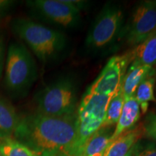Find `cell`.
I'll list each match as a JSON object with an SVG mask.
<instances>
[{
    "instance_id": "18",
    "label": "cell",
    "mask_w": 156,
    "mask_h": 156,
    "mask_svg": "<svg viewBox=\"0 0 156 156\" xmlns=\"http://www.w3.org/2000/svg\"><path fill=\"white\" fill-rule=\"evenodd\" d=\"M0 152L4 156H38L27 146L12 138L0 141Z\"/></svg>"
},
{
    "instance_id": "23",
    "label": "cell",
    "mask_w": 156,
    "mask_h": 156,
    "mask_svg": "<svg viewBox=\"0 0 156 156\" xmlns=\"http://www.w3.org/2000/svg\"><path fill=\"white\" fill-rule=\"evenodd\" d=\"M0 156H4V155H2V153H1V152H0Z\"/></svg>"
},
{
    "instance_id": "4",
    "label": "cell",
    "mask_w": 156,
    "mask_h": 156,
    "mask_svg": "<svg viewBox=\"0 0 156 156\" xmlns=\"http://www.w3.org/2000/svg\"><path fill=\"white\" fill-rule=\"evenodd\" d=\"M112 96L85 93L76 115L77 136L69 156H80L85 142L103 125L109 101Z\"/></svg>"
},
{
    "instance_id": "6",
    "label": "cell",
    "mask_w": 156,
    "mask_h": 156,
    "mask_svg": "<svg viewBox=\"0 0 156 156\" xmlns=\"http://www.w3.org/2000/svg\"><path fill=\"white\" fill-rule=\"evenodd\" d=\"M124 13L120 7L106 4L95 18L85 39V46L93 51L105 48L119 37L122 28Z\"/></svg>"
},
{
    "instance_id": "1",
    "label": "cell",
    "mask_w": 156,
    "mask_h": 156,
    "mask_svg": "<svg viewBox=\"0 0 156 156\" xmlns=\"http://www.w3.org/2000/svg\"><path fill=\"white\" fill-rule=\"evenodd\" d=\"M13 136L38 156H69L77 136L76 116L28 114L20 119Z\"/></svg>"
},
{
    "instance_id": "12",
    "label": "cell",
    "mask_w": 156,
    "mask_h": 156,
    "mask_svg": "<svg viewBox=\"0 0 156 156\" xmlns=\"http://www.w3.org/2000/svg\"><path fill=\"white\" fill-rule=\"evenodd\" d=\"M140 117V107L135 98L133 96L125 99L120 117L111 137V142L123 132L134 127Z\"/></svg>"
},
{
    "instance_id": "21",
    "label": "cell",
    "mask_w": 156,
    "mask_h": 156,
    "mask_svg": "<svg viewBox=\"0 0 156 156\" xmlns=\"http://www.w3.org/2000/svg\"><path fill=\"white\" fill-rule=\"evenodd\" d=\"M6 55H7V49H6V44L5 36L0 31V79L2 77V74L5 68Z\"/></svg>"
},
{
    "instance_id": "9",
    "label": "cell",
    "mask_w": 156,
    "mask_h": 156,
    "mask_svg": "<svg viewBox=\"0 0 156 156\" xmlns=\"http://www.w3.org/2000/svg\"><path fill=\"white\" fill-rule=\"evenodd\" d=\"M129 65L125 55L114 56L108 60L95 80L86 91L94 95L113 96L122 85Z\"/></svg>"
},
{
    "instance_id": "10",
    "label": "cell",
    "mask_w": 156,
    "mask_h": 156,
    "mask_svg": "<svg viewBox=\"0 0 156 156\" xmlns=\"http://www.w3.org/2000/svg\"><path fill=\"white\" fill-rule=\"evenodd\" d=\"M144 134L143 124L126 130L109 143L103 156H127Z\"/></svg>"
},
{
    "instance_id": "11",
    "label": "cell",
    "mask_w": 156,
    "mask_h": 156,
    "mask_svg": "<svg viewBox=\"0 0 156 156\" xmlns=\"http://www.w3.org/2000/svg\"><path fill=\"white\" fill-rule=\"evenodd\" d=\"M152 70V66L131 64L128 72L124 76L121 85L124 99L134 96L140 84L153 74Z\"/></svg>"
},
{
    "instance_id": "17",
    "label": "cell",
    "mask_w": 156,
    "mask_h": 156,
    "mask_svg": "<svg viewBox=\"0 0 156 156\" xmlns=\"http://www.w3.org/2000/svg\"><path fill=\"white\" fill-rule=\"evenodd\" d=\"M155 83V78L152 75H150L140 84L134 93V97L139 103L142 114H145L147 112L149 101H156L154 95Z\"/></svg>"
},
{
    "instance_id": "25",
    "label": "cell",
    "mask_w": 156,
    "mask_h": 156,
    "mask_svg": "<svg viewBox=\"0 0 156 156\" xmlns=\"http://www.w3.org/2000/svg\"><path fill=\"white\" fill-rule=\"evenodd\" d=\"M0 20H1V18H0Z\"/></svg>"
},
{
    "instance_id": "16",
    "label": "cell",
    "mask_w": 156,
    "mask_h": 156,
    "mask_svg": "<svg viewBox=\"0 0 156 156\" xmlns=\"http://www.w3.org/2000/svg\"><path fill=\"white\" fill-rule=\"evenodd\" d=\"M124 101L125 99L120 86L117 92L113 95L109 101L106 112V116L101 127H110L116 124L122 113Z\"/></svg>"
},
{
    "instance_id": "15",
    "label": "cell",
    "mask_w": 156,
    "mask_h": 156,
    "mask_svg": "<svg viewBox=\"0 0 156 156\" xmlns=\"http://www.w3.org/2000/svg\"><path fill=\"white\" fill-rule=\"evenodd\" d=\"M110 127H101L90 136L83 147L80 156H103L111 142L113 133Z\"/></svg>"
},
{
    "instance_id": "24",
    "label": "cell",
    "mask_w": 156,
    "mask_h": 156,
    "mask_svg": "<svg viewBox=\"0 0 156 156\" xmlns=\"http://www.w3.org/2000/svg\"><path fill=\"white\" fill-rule=\"evenodd\" d=\"M130 155H131V153H130L129 154V155H128L127 156H130Z\"/></svg>"
},
{
    "instance_id": "22",
    "label": "cell",
    "mask_w": 156,
    "mask_h": 156,
    "mask_svg": "<svg viewBox=\"0 0 156 156\" xmlns=\"http://www.w3.org/2000/svg\"><path fill=\"white\" fill-rule=\"evenodd\" d=\"M16 4L17 2L12 0H0V18L7 15Z\"/></svg>"
},
{
    "instance_id": "3",
    "label": "cell",
    "mask_w": 156,
    "mask_h": 156,
    "mask_svg": "<svg viewBox=\"0 0 156 156\" xmlns=\"http://www.w3.org/2000/svg\"><path fill=\"white\" fill-rule=\"evenodd\" d=\"M37 78L36 62L22 42L12 41L7 49L4 85L12 98L26 94Z\"/></svg>"
},
{
    "instance_id": "5",
    "label": "cell",
    "mask_w": 156,
    "mask_h": 156,
    "mask_svg": "<svg viewBox=\"0 0 156 156\" xmlns=\"http://www.w3.org/2000/svg\"><path fill=\"white\" fill-rule=\"evenodd\" d=\"M77 89L71 78L58 79L38 93L36 99L37 112L53 116L75 115Z\"/></svg>"
},
{
    "instance_id": "8",
    "label": "cell",
    "mask_w": 156,
    "mask_h": 156,
    "mask_svg": "<svg viewBox=\"0 0 156 156\" xmlns=\"http://www.w3.org/2000/svg\"><path fill=\"white\" fill-rule=\"evenodd\" d=\"M26 3L33 16L52 25L73 28L80 18V12L67 0H32Z\"/></svg>"
},
{
    "instance_id": "2",
    "label": "cell",
    "mask_w": 156,
    "mask_h": 156,
    "mask_svg": "<svg viewBox=\"0 0 156 156\" xmlns=\"http://www.w3.org/2000/svg\"><path fill=\"white\" fill-rule=\"evenodd\" d=\"M9 27L43 63L55 61L67 47V40L63 33L30 19L17 17L11 20Z\"/></svg>"
},
{
    "instance_id": "13",
    "label": "cell",
    "mask_w": 156,
    "mask_h": 156,
    "mask_svg": "<svg viewBox=\"0 0 156 156\" xmlns=\"http://www.w3.org/2000/svg\"><path fill=\"white\" fill-rule=\"evenodd\" d=\"M125 56L129 64L153 66L156 63V34L134 46Z\"/></svg>"
},
{
    "instance_id": "20",
    "label": "cell",
    "mask_w": 156,
    "mask_h": 156,
    "mask_svg": "<svg viewBox=\"0 0 156 156\" xmlns=\"http://www.w3.org/2000/svg\"><path fill=\"white\" fill-rule=\"evenodd\" d=\"M145 134L156 142V114L150 113L143 124Z\"/></svg>"
},
{
    "instance_id": "7",
    "label": "cell",
    "mask_w": 156,
    "mask_h": 156,
    "mask_svg": "<svg viewBox=\"0 0 156 156\" xmlns=\"http://www.w3.org/2000/svg\"><path fill=\"white\" fill-rule=\"evenodd\" d=\"M156 30V0L138 3L127 23L122 27L119 38L129 46H136L155 34Z\"/></svg>"
},
{
    "instance_id": "14",
    "label": "cell",
    "mask_w": 156,
    "mask_h": 156,
    "mask_svg": "<svg viewBox=\"0 0 156 156\" xmlns=\"http://www.w3.org/2000/svg\"><path fill=\"white\" fill-rule=\"evenodd\" d=\"M19 120L18 115L12 103L5 98L0 97V139L10 138Z\"/></svg>"
},
{
    "instance_id": "19",
    "label": "cell",
    "mask_w": 156,
    "mask_h": 156,
    "mask_svg": "<svg viewBox=\"0 0 156 156\" xmlns=\"http://www.w3.org/2000/svg\"><path fill=\"white\" fill-rule=\"evenodd\" d=\"M131 153L134 156H156V144L152 141H138Z\"/></svg>"
}]
</instances>
